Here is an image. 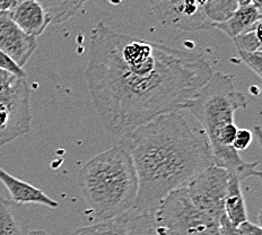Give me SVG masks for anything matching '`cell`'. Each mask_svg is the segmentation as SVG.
<instances>
[{"label": "cell", "mask_w": 262, "mask_h": 235, "mask_svg": "<svg viewBox=\"0 0 262 235\" xmlns=\"http://www.w3.org/2000/svg\"><path fill=\"white\" fill-rule=\"evenodd\" d=\"M138 178V196L133 211L155 212L164 199L214 164L203 130L191 127L179 111L140 125L120 137Z\"/></svg>", "instance_id": "cell-2"}, {"label": "cell", "mask_w": 262, "mask_h": 235, "mask_svg": "<svg viewBox=\"0 0 262 235\" xmlns=\"http://www.w3.org/2000/svg\"><path fill=\"white\" fill-rule=\"evenodd\" d=\"M45 8L51 23L60 24L72 18L87 0H36Z\"/></svg>", "instance_id": "cell-15"}, {"label": "cell", "mask_w": 262, "mask_h": 235, "mask_svg": "<svg viewBox=\"0 0 262 235\" xmlns=\"http://www.w3.org/2000/svg\"><path fill=\"white\" fill-rule=\"evenodd\" d=\"M239 235H262V229L260 226L245 221L236 226Z\"/></svg>", "instance_id": "cell-22"}, {"label": "cell", "mask_w": 262, "mask_h": 235, "mask_svg": "<svg viewBox=\"0 0 262 235\" xmlns=\"http://www.w3.org/2000/svg\"><path fill=\"white\" fill-rule=\"evenodd\" d=\"M228 178L229 174L226 170L212 165L199 173L185 187L196 208L220 223L225 216L224 204Z\"/></svg>", "instance_id": "cell-7"}, {"label": "cell", "mask_w": 262, "mask_h": 235, "mask_svg": "<svg viewBox=\"0 0 262 235\" xmlns=\"http://www.w3.org/2000/svg\"><path fill=\"white\" fill-rule=\"evenodd\" d=\"M23 0H0V12H12Z\"/></svg>", "instance_id": "cell-24"}, {"label": "cell", "mask_w": 262, "mask_h": 235, "mask_svg": "<svg viewBox=\"0 0 262 235\" xmlns=\"http://www.w3.org/2000/svg\"><path fill=\"white\" fill-rule=\"evenodd\" d=\"M261 10L256 8L254 5H243V6H238L228 19L216 24L215 29L223 31L234 39L245 32L254 30L256 26L261 24Z\"/></svg>", "instance_id": "cell-12"}, {"label": "cell", "mask_w": 262, "mask_h": 235, "mask_svg": "<svg viewBox=\"0 0 262 235\" xmlns=\"http://www.w3.org/2000/svg\"><path fill=\"white\" fill-rule=\"evenodd\" d=\"M127 235H170L157 222L155 212H135L127 214Z\"/></svg>", "instance_id": "cell-14"}, {"label": "cell", "mask_w": 262, "mask_h": 235, "mask_svg": "<svg viewBox=\"0 0 262 235\" xmlns=\"http://www.w3.org/2000/svg\"><path fill=\"white\" fill-rule=\"evenodd\" d=\"M241 183L242 182L235 176L229 174L224 208H225L226 217L235 226L248 221V211Z\"/></svg>", "instance_id": "cell-13"}, {"label": "cell", "mask_w": 262, "mask_h": 235, "mask_svg": "<svg viewBox=\"0 0 262 235\" xmlns=\"http://www.w3.org/2000/svg\"><path fill=\"white\" fill-rule=\"evenodd\" d=\"M238 6L237 0H208L203 9L208 19L216 25L231 17Z\"/></svg>", "instance_id": "cell-17"}, {"label": "cell", "mask_w": 262, "mask_h": 235, "mask_svg": "<svg viewBox=\"0 0 262 235\" xmlns=\"http://www.w3.org/2000/svg\"><path fill=\"white\" fill-rule=\"evenodd\" d=\"M193 2H195L196 4L199 5L200 7H203V8H204V6H205V5L207 4V2H208V0H193Z\"/></svg>", "instance_id": "cell-26"}, {"label": "cell", "mask_w": 262, "mask_h": 235, "mask_svg": "<svg viewBox=\"0 0 262 235\" xmlns=\"http://www.w3.org/2000/svg\"><path fill=\"white\" fill-rule=\"evenodd\" d=\"M30 214L24 205L13 203L0 195V235L29 234Z\"/></svg>", "instance_id": "cell-11"}, {"label": "cell", "mask_w": 262, "mask_h": 235, "mask_svg": "<svg viewBox=\"0 0 262 235\" xmlns=\"http://www.w3.org/2000/svg\"><path fill=\"white\" fill-rule=\"evenodd\" d=\"M27 235H50V234L46 231H43V229H35V231L29 232V234Z\"/></svg>", "instance_id": "cell-25"}, {"label": "cell", "mask_w": 262, "mask_h": 235, "mask_svg": "<svg viewBox=\"0 0 262 235\" xmlns=\"http://www.w3.org/2000/svg\"><path fill=\"white\" fill-rule=\"evenodd\" d=\"M155 216L170 235H221L220 222L196 208L185 188L168 195Z\"/></svg>", "instance_id": "cell-6"}, {"label": "cell", "mask_w": 262, "mask_h": 235, "mask_svg": "<svg viewBox=\"0 0 262 235\" xmlns=\"http://www.w3.org/2000/svg\"><path fill=\"white\" fill-rule=\"evenodd\" d=\"M220 234L221 235H239L237 227L229 222L226 215L224 216L220 223Z\"/></svg>", "instance_id": "cell-23"}, {"label": "cell", "mask_w": 262, "mask_h": 235, "mask_svg": "<svg viewBox=\"0 0 262 235\" xmlns=\"http://www.w3.org/2000/svg\"><path fill=\"white\" fill-rule=\"evenodd\" d=\"M36 49V37L25 34L15 24L10 12H0V51L23 68Z\"/></svg>", "instance_id": "cell-8"}, {"label": "cell", "mask_w": 262, "mask_h": 235, "mask_svg": "<svg viewBox=\"0 0 262 235\" xmlns=\"http://www.w3.org/2000/svg\"><path fill=\"white\" fill-rule=\"evenodd\" d=\"M247 108V97L236 90L234 76L220 72L212 73L209 80L181 108L203 127L215 165L241 182L252 177L261 178L259 162H244L232 146L237 133L234 116L238 109Z\"/></svg>", "instance_id": "cell-3"}, {"label": "cell", "mask_w": 262, "mask_h": 235, "mask_svg": "<svg viewBox=\"0 0 262 235\" xmlns=\"http://www.w3.org/2000/svg\"><path fill=\"white\" fill-rule=\"evenodd\" d=\"M72 235H127V216L124 214L113 220L79 227Z\"/></svg>", "instance_id": "cell-16"}, {"label": "cell", "mask_w": 262, "mask_h": 235, "mask_svg": "<svg viewBox=\"0 0 262 235\" xmlns=\"http://www.w3.org/2000/svg\"><path fill=\"white\" fill-rule=\"evenodd\" d=\"M239 6H243V5H249L251 4V0H237Z\"/></svg>", "instance_id": "cell-27"}, {"label": "cell", "mask_w": 262, "mask_h": 235, "mask_svg": "<svg viewBox=\"0 0 262 235\" xmlns=\"http://www.w3.org/2000/svg\"><path fill=\"white\" fill-rule=\"evenodd\" d=\"M0 181L7 188L10 195V200L15 204H40L52 209L59 207L58 201L50 198L41 189L23 181V180L15 178L12 174L5 171L3 167H0Z\"/></svg>", "instance_id": "cell-10"}, {"label": "cell", "mask_w": 262, "mask_h": 235, "mask_svg": "<svg viewBox=\"0 0 262 235\" xmlns=\"http://www.w3.org/2000/svg\"><path fill=\"white\" fill-rule=\"evenodd\" d=\"M78 184L100 222L127 214L137 200V172L129 153L119 144L91 158L80 168Z\"/></svg>", "instance_id": "cell-4"}, {"label": "cell", "mask_w": 262, "mask_h": 235, "mask_svg": "<svg viewBox=\"0 0 262 235\" xmlns=\"http://www.w3.org/2000/svg\"><path fill=\"white\" fill-rule=\"evenodd\" d=\"M0 69L8 74L16 76V77L26 78L25 70L19 67V66L16 63L12 58L8 57L6 53H4L2 51H0Z\"/></svg>", "instance_id": "cell-20"}, {"label": "cell", "mask_w": 262, "mask_h": 235, "mask_svg": "<svg viewBox=\"0 0 262 235\" xmlns=\"http://www.w3.org/2000/svg\"><path fill=\"white\" fill-rule=\"evenodd\" d=\"M261 24L255 27L254 30L245 32L243 34L234 37V45H235L237 52H254L261 49Z\"/></svg>", "instance_id": "cell-18"}, {"label": "cell", "mask_w": 262, "mask_h": 235, "mask_svg": "<svg viewBox=\"0 0 262 235\" xmlns=\"http://www.w3.org/2000/svg\"><path fill=\"white\" fill-rule=\"evenodd\" d=\"M30 97L26 78L0 69V147L31 131Z\"/></svg>", "instance_id": "cell-5"}, {"label": "cell", "mask_w": 262, "mask_h": 235, "mask_svg": "<svg viewBox=\"0 0 262 235\" xmlns=\"http://www.w3.org/2000/svg\"><path fill=\"white\" fill-rule=\"evenodd\" d=\"M253 140V135L248 129H237L235 138L233 141V148L236 152L248 149Z\"/></svg>", "instance_id": "cell-21"}, {"label": "cell", "mask_w": 262, "mask_h": 235, "mask_svg": "<svg viewBox=\"0 0 262 235\" xmlns=\"http://www.w3.org/2000/svg\"><path fill=\"white\" fill-rule=\"evenodd\" d=\"M212 73L201 53L138 40L104 22L91 32L85 78L100 122L113 136L180 111Z\"/></svg>", "instance_id": "cell-1"}, {"label": "cell", "mask_w": 262, "mask_h": 235, "mask_svg": "<svg viewBox=\"0 0 262 235\" xmlns=\"http://www.w3.org/2000/svg\"><path fill=\"white\" fill-rule=\"evenodd\" d=\"M238 56L259 78L262 77V50L254 52H238Z\"/></svg>", "instance_id": "cell-19"}, {"label": "cell", "mask_w": 262, "mask_h": 235, "mask_svg": "<svg viewBox=\"0 0 262 235\" xmlns=\"http://www.w3.org/2000/svg\"><path fill=\"white\" fill-rule=\"evenodd\" d=\"M15 24L25 34L37 37L51 23L50 17L36 0H23L10 12Z\"/></svg>", "instance_id": "cell-9"}]
</instances>
